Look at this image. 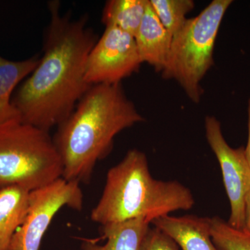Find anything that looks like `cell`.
<instances>
[{
    "label": "cell",
    "instance_id": "1",
    "mask_svg": "<svg viewBox=\"0 0 250 250\" xmlns=\"http://www.w3.org/2000/svg\"><path fill=\"white\" fill-rule=\"evenodd\" d=\"M59 6L49 2L43 55L12 98L21 121L47 131L68 118L91 86L85 80V65L98 40L86 18L72 20L61 14Z\"/></svg>",
    "mask_w": 250,
    "mask_h": 250
},
{
    "label": "cell",
    "instance_id": "2",
    "mask_svg": "<svg viewBox=\"0 0 250 250\" xmlns=\"http://www.w3.org/2000/svg\"><path fill=\"white\" fill-rule=\"evenodd\" d=\"M143 121L121 83L91 85L53 138L63 165L62 178L88 182L97 163L111 152L117 135Z\"/></svg>",
    "mask_w": 250,
    "mask_h": 250
},
{
    "label": "cell",
    "instance_id": "3",
    "mask_svg": "<svg viewBox=\"0 0 250 250\" xmlns=\"http://www.w3.org/2000/svg\"><path fill=\"white\" fill-rule=\"evenodd\" d=\"M195 203L188 188L177 181L154 179L145 153L131 149L108 171L90 218L102 226L139 218L151 224L172 212L190 210Z\"/></svg>",
    "mask_w": 250,
    "mask_h": 250
},
{
    "label": "cell",
    "instance_id": "4",
    "mask_svg": "<svg viewBox=\"0 0 250 250\" xmlns=\"http://www.w3.org/2000/svg\"><path fill=\"white\" fill-rule=\"evenodd\" d=\"M62 157L49 131L21 119L0 124V188L37 190L62 178Z\"/></svg>",
    "mask_w": 250,
    "mask_h": 250
},
{
    "label": "cell",
    "instance_id": "5",
    "mask_svg": "<svg viewBox=\"0 0 250 250\" xmlns=\"http://www.w3.org/2000/svg\"><path fill=\"white\" fill-rule=\"evenodd\" d=\"M232 0H213L196 17L188 19L172 38L161 76L178 82L194 103L201 100V82L213 66L219 29Z\"/></svg>",
    "mask_w": 250,
    "mask_h": 250
},
{
    "label": "cell",
    "instance_id": "6",
    "mask_svg": "<svg viewBox=\"0 0 250 250\" xmlns=\"http://www.w3.org/2000/svg\"><path fill=\"white\" fill-rule=\"evenodd\" d=\"M83 205L80 183L73 181L60 178L31 191L27 217L13 237L10 250H40L44 235L59 210L64 207L81 210Z\"/></svg>",
    "mask_w": 250,
    "mask_h": 250
},
{
    "label": "cell",
    "instance_id": "7",
    "mask_svg": "<svg viewBox=\"0 0 250 250\" xmlns=\"http://www.w3.org/2000/svg\"><path fill=\"white\" fill-rule=\"evenodd\" d=\"M142 63L134 36L119 28L106 27L88 55L85 80L90 85L121 83Z\"/></svg>",
    "mask_w": 250,
    "mask_h": 250
},
{
    "label": "cell",
    "instance_id": "8",
    "mask_svg": "<svg viewBox=\"0 0 250 250\" xmlns=\"http://www.w3.org/2000/svg\"><path fill=\"white\" fill-rule=\"evenodd\" d=\"M205 125L206 138L220 164L229 200L231 213L228 223L233 228L243 229L246 197L250 191V167L245 147L233 148L227 143L221 125L215 117H206Z\"/></svg>",
    "mask_w": 250,
    "mask_h": 250
},
{
    "label": "cell",
    "instance_id": "9",
    "mask_svg": "<svg viewBox=\"0 0 250 250\" xmlns=\"http://www.w3.org/2000/svg\"><path fill=\"white\" fill-rule=\"evenodd\" d=\"M151 224L170 236L182 250H219L212 240L210 218L167 215Z\"/></svg>",
    "mask_w": 250,
    "mask_h": 250
},
{
    "label": "cell",
    "instance_id": "10",
    "mask_svg": "<svg viewBox=\"0 0 250 250\" xmlns=\"http://www.w3.org/2000/svg\"><path fill=\"white\" fill-rule=\"evenodd\" d=\"M134 39L141 62L152 65L156 72H162L170 52L172 37L161 24L149 0Z\"/></svg>",
    "mask_w": 250,
    "mask_h": 250
},
{
    "label": "cell",
    "instance_id": "11",
    "mask_svg": "<svg viewBox=\"0 0 250 250\" xmlns=\"http://www.w3.org/2000/svg\"><path fill=\"white\" fill-rule=\"evenodd\" d=\"M30 191L22 188H0V250H10L11 241L27 217Z\"/></svg>",
    "mask_w": 250,
    "mask_h": 250
},
{
    "label": "cell",
    "instance_id": "12",
    "mask_svg": "<svg viewBox=\"0 0 250 250\" xmlns=\"http://www.w3.org/2000/svg\"><path fill=\"white\" fill-rule=\"evenodd\" d=\"M40 61L37 56L22 61H11L0 56V124L21 119L12 104L15 89L35 70Z\"/></svg>",
    "mask_w": 250,
    "mask_h": 250
},
{
    "label": "cell",
    "instance_id": "13",
    "mask_svg": "<svg viewBox=\"0 0 250 250\" xmlns=\"http://www.w3.org/2000/svg\"><path fill=\"white\" fill-rule=\"evenodd\" d=\"M150 223L139 218L102 226L104 245L95 240L82 239V250H139Z\"/></svg>",
    "mask_w": 250,
    "mask_h": 250
},
{
    "label": "cell",
    "instance_id": "14",
    "mask_svg": "<svg viewBox=\"0 0 250 250\" xmlns=\"http://www.w3.org/2000/svg\"><path fill=\"white\" fill-rule=\"evenodd\" d=\"M148 0H109L105 4L102 21L105 27H116L136 36L146 13Z\"/></svg>",
    "mask_w": 250,
    "mask_h": 250
},
{
    "label": "cell",
    "instance_id": "15",
    "mask_svg": "<svg viewBox=\"0 0 250 250\" xmlns=\"http://www.w3.org/2000/svg\"><path fill=\"white\" fill-rule=\"evenodd\" d=\"M161 24L173 38L187 22V15L195 7L192 0H149Z\"/></svg>",
    "mask_w": 250,
    "mask_h": 250
},
{
    "label": "cell",
    "instance_id": "16",
    "mask_svg": "<svg viewBox=\"0 0 250 250\" xmlns=\"http://www.w3.org/2000/svg\"><path fill=\"white\" fill-rule=\"evenodd\" d=\"M211 238L219 250H250V232L233 228L218 216L210 218Z\"/></svg>",
    "mask_w": 250,
    "mask_h": 250
},
{
    "label": "cell",
    "instance_id": "17",
    "mask_svg": "<svg viewBox=\"0 0 250 250\" xmlns=\"http://www.w3.org/2000/svg\"><path fill=\"white\" fill-rule=\"evenodd\" d=\"M139 250H179V247L164 231L149 227L143 238Z\"/></svg>",
    "mask_w": 250,
    "mask_h": 250
},
{
    "label": "cell",
    "instance_id": "18",
    "mask_svg": "<svg viewBox=\"0 0 250 250\" xmlns=\"http://www.w3.org/2000/svg\"><path fill=\"white\" fill-rule=\"evenodd\" d=\"M248 145H247L246 147L245 148V154H246V157L247 161H248V165L250 167V97L249 101H248Z\"/></svg>",
    "mask_w": 250,
    "mask_h": 250
},
{
    "label": "cell",
    "instance_id": "19",
    "mask_svg": "<svg viewBox=\"0 0 250 250\" xmlns=\"http://www.w3.org/2000/svg\"><path fill=\"white\" fill-rule=\"evenodd\" d=\"M245 229L250 232V191L246 197L245 211Z\"/></svg>",
    "mask_w": 250,
    "mask_h": 250
}]
</instances>
